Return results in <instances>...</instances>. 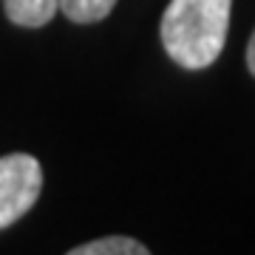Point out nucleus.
Listing matches in <instances>:
<instances>
[{
	"label": "nucleus",
	"mask_w": 255,
	"mask_h": 255,
	"mask_svg": "<svg viewBox=\"0 0 255 255\" xmlns=\"http://www.w3.org/2000/svg\"><path fill=\"white\" fill-rule=\"evenodd\" d=\"M230 9L233 0H170L159 23L167 57L190 71L213 65L227 43Z\"/></svg>",
	"instance_id": "f257e3e1"
},
{
	"label": "nucleus",
	"mask_w": 255,
	"mask_h": 255,
	"mask_svg": "<svg viewBox=\"0 0 255 255\" xmlns=\"http://www.w3.org/2000/svg\"><path fill=\"white\" fill-rule=\"evenodd\" d=\"M43 167L28 153L0 156V230L11 227L37 204Z\"/></svg>",
	"instance_id": "f03ea898"
},
{
	"label": "nucleus",
	"mask_w": 255,
	"mask_h": 255,
	"mask_svg": "<svg viewBox=\"0 0 255 255\" xmlns=\"http://www.w3.org/2000/svg\"><path fill=\"white\" fill-rule=\"evenodd\" d=\"M3 9L14 26L40 28L60 11V0H3Z\"/></svg>",
	"instance_id": "7ed1b4c3"
},
{
	"label": "nucleus",
	"mask_w": 255,
	"mask_h": 255,
	"mask_svg": "<svg viewBox=\"0 0 255 255\" xmlns=\"http://www.w3.org/2000/svg\"><path fill=\"white\" fill-rule=\"evenodd\" d=\"M65 255H150V253H147L145 244H139L136 238L105 236V238H94L88 244L74 247Z\"/></svg>",
	"instance_id": "20e7f679"
},
{
	"label": "nucleus",
	"mask_w": 255,
	"mask_h": 255,
	"mask_svg": "<svg viewBox=\"0 0 255 255\" xmlns=\"http://www.w3.org/2000/svg\"><path fill=\"white\" fill-rule=\"evenodd\" d=\"M117 0H60V11L71 23H97L108 17Z\"/></svg>",
	"instance_id": "39448f33"
},
{
	"label": "nucleus",
	"mask_w": 255,
	"mask_h": 255,
	"mask_svg": "<svg viewBox=\"0 0 255 255\" xmlns=\"http://www.w3.org/2000/svg\"><path fill=\"white\" fill-rule=\"evenodd\" d=\"M247 65H250V71H253V77H255V31H253V37H250V46H247Z\"/></svg>",
	"instance_id": "423d86ee"
}]
</instances>
